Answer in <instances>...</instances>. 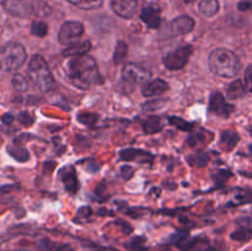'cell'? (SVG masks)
I'll list each match as a JSON object with an SVG mask.
<instances>
[{
	"instance_id": "35",
	"label": "cell",
	"mask_w": 252,
	"mask_h": 251,
	"mask_svg": "<svg viewBox=\"0 0 252 251\" xmlns=\"http://www.w3.org/2000/svg\"><path fill=\"white\" fill-rule=\"evenodd\" d=\"M122 174H123V177H125V179H130V177H132V175H133V169H132V167H129V166L123 167Z\"/></svg>"
},
{
	"instance_id": "33",
	"label": "cell",
	"mask_w": 252,
	"mask_h": 251,
	"mask_svg": "<svg viewBox=\"0 0 252 251\" xmlns=\"http://www.w3.org/2000/svg\"><path fill=\"white\" fill-rule=\"evenodd\" d=\"M245 86L246 90L252 93V64H250L245 70Z\"/></svg>"
},
{
	"instance_id": "12",
	"label": "cell",
	"mask_w": 252,
	"mask_h": 251,
	"mask_svg": "<svg viewBox=\"0 0 252 251\" xmlns=\"http://www.w3.org/2000/svg\"><path fill=\"white\" fill-rule=\"evenodd\" d=\"M2 7L5 11L16 17H26L31 12V6L25 0H4Z\"/></svg>"
},
{
	"instance_id": "22",
	"label": "cell",
	"mask_w": 252,
	"mask_h": 251,
	"mask_svg": "<svg viewBox=\"0 0 252 251\" xmlns=\"http://www.w3.org/2000/svg\"><path fill=\"white\" fill-rule=\"evenodd\" d=\"M12 86L17 93H26L29 90V81L21 74H15L11 80Z\"/></svg>"
},
{
	"instance_id": "10",
	"label": "cell",
	"mask_w": 252,
	"mask_h": 251,
	"mask_svg": "<svg viewBox=\"0 0 252 251\" xmlns=\"http://www.w3.org/2000/svg\"><path fill=\"white\" fill-rule=\"evenodd\" d=\"M194 20L192 17L187 16H180L177 19L172 20L169 25V30H170V33L172 36H179V34H187L189 32L193 31L194 29Z\"/></svg>"
},
{
	"instance_id": "4",
	"label": "cell",
	"mask_w": 252,
	"mask_h": 251,
	"mask_svg": "<svg viewBox=\"0 0 252 251\" xmlns=\"http://www.w3.org/2000/svg\"><path fill=\"white\" fill-rule=\"evenodd\" d=\"M27 59L25 47L17 42H10L0 48V69L4 71H16Z\"/></svg>"
},
{
	"instance_id": "21",
	"label": "cell",
	"mask_w": 252,
	"mask_h": 251,
	"mask_svg": "<svg viewBox=\"0 0 252 251\" xmlns=\"http://www.w3.org/2000/svg\"><path fill=\"white\" fill-rule=\"evenodd\" d=\"M128 54V46L125 41H118L116 44L115 53H113V61L116 64L122 63Z\"/></svg>"
},
{
	"instance_id": "23",
	"label": "cell",
	"mask_w": 252,
	"mask_h": 251,
	"mask_svg": "<svg viewBox=\"0 0 252 251\" xmlns=\"http://www.w3.org/2000/svg\"><path fill=\"white\" fill-rule=\"evenodd\" d=\"M189 162L192 166L204 167L209 162V157L207 154H204V153H196V154L191 155L189 157Z\"/></svg>"
},
{
	"instance_id": "6",
	"label": "cell",
	"mask_w": 252,
	"mask_h": 251,
	"mask_svg": "<svg viewBox=\"0 0 252 251\" xmlns=\"http://www.w3.org/2000/svg\"><path fill=\"white\" fill-rule=\"evenodd\" d=\"M192 53H193V48L191 46H182L167 53L162 58V63L169 70H180L189 63Z\"/></svg>"
},
{
	"instance_id": "30",
	"label": "cell",
	"mask_w": 252,
	"mask_h": 251,
	"mask_svg": "<svg viewBox=\"0 0 252 251\" xmlns=\"http://www.w3.org/2000/svg\"><path fill=\"white\" fill-rule=\"evenodd\" d=\"M17 120H19V122L21 123L22 126H25V127H30V126L34 122L33 117H32L29 112H26V111L20 112L19 116H17Z\"/></svg>"
},
{
	"instance_id": "19",
	"label": "cell",
	"mask_w": 252,
	"mask_h": 251,
	"mask_svg": "<svg viewBox=\"0 0 252 251\" xmlns=\"http://www.w3.org/2000/svg\"><path fill=\"white\" fill-rule=\"evenodd\" d=\"M66 1L83 10H97L103 4V0H66Z\"/></svg>"
},
{
	"instance_id": "36",
	"label": "cell",
	"mask_w": 252,
	"mask_h": 251,
	"mask_svg": "<svg viewBox=\"0 0 252 251\" xmlns=\"http://www.w3.org/2000/svg\"><path fill=\"white\" fill-rule=\"evenodd\" d=\"M12 121H14V116H12L11 113H6V115H4V117H2V122L6 123V125L12 123Z\"/></svg>"
},
{
	"instance_id": "5",
	"label": "cell",
	"mask_w": 252,
	"mask_h": 251,
	"mask_svg": "<svg viewBox=\"0 0 252 251\" xmlns=\"http://www.w3.org/2000/svg\"><path fill=\"white\" fill-rule=\"evenodd\" d=\"M84 34V25L79 21H66L61 26L58 32V41L63 46H71L80 42Z\"/></svg>"
},
{
	"instance_id": "11",
	"label": "cell",
	"mask_w": 252,
	"mask_h": 251,
	"mask_svg": "<svg viewBox=\"0 0 252 251\" xmlns=\"http://www.w3.org/2000/svg\"><path fill=\"white\" fill-rule=\"evenodd\" d=\"M140 19L150 29H159L161 25V16H160V9L157 5H145L140 12Z\"/></svg>"
},
{
	"instance_id": "26",
	"label": "cell",
	"mask_w": 252,
	"mask_h": 251,
	"mask_svg": "<svg viewBox=\"0 0 252 251\" xmlns=\"http://www.w3.org/2000/svg\"><path fill=\"white\" fill-rule=\"evenodd\" d=\"M231 239L236 241H249L252 239V229L241 228L231 234Z\"/></svg>"
},
{
	"instance_id": "8",
	"label": "cell",
	"mask_w": 252,
	"mask_h": 251,
	"mask_svg": "<svg viewBox=\"0 0 252 251\" xmlns=\"http://www.w3.org/2000/svg\"><path fill=\"white\" fill-rule=\"evenodd\" d=\"M235 107L225 101V97L220 93H213L209 100V111L219 117H229L234 112Z\"/></svg>"
},
{
	"instance_id": "16",
	"label": "cell",
	"mask_w": 252,
	"mask_h": 251,
	"mask_svg": "<svg viewBox=\"0 0 252 251\" xmlns=\"http://www.w3.org/2000/svg\"><path fill=\"white\" fill-rule=\"evenodd\" d=\"M246 86L245 83L243 80H234L230 85L228 86V90H226V97L229 100H236V98H240L245 95L246 93Z\"/></svg>"
},
{
	"instance_id": "18",
	"label": "cell",
	"mask_w": 252,
	"mask_h": 251,
	"mask_svg": "<svg viewBox=\"0 0 252 251\" xmlns=\"http://www.w3.org/2000/svg\"><path fill=\"white\" fill-rule=\"evenodd\" d=\"M198 10L204 16H214L219 11V1L218 0H202L198 5Z\"/></svg>"
},
{
	"instance_id": "37",
	"label": "cell",
	"mask_w": 252,
	"mask_h": 251,
	"mask_svg": "<svg viewBox=\"0 0 252 251\" xmlns=\"http://www.w3.org/2000/svg\"><path fill=\"white\" fill-rule=\"evenodd\" d=\"M196 0H185V2H187V4H192V2H194Z\"/></svg>"
},
{
	"instance_id": "13",
	"label": "cell",
	"mask_w": 252,
	"mask_h": 251,
	"mask_svg": "<svg viewBox=\"0 0 252 251\" xmlns=\"http://www.w3.org/2000/svg\"><path fill=\"white\" fill-rule=\"evenodd\" d=\"M167 90H169V84L166 81L161 80V79H155L149 83H145L142 89V94L145 97H154V96L161 95Z\"/></svg>"
},
{
	"instance_id": "15",
	"label": "cell",
	"mask_w": 252,
	"mask_h": 251,
	"mask_svg": "<svg viewBox=\"0 0 252 251\" xmlns=\"http://www.w3.org/2000/svg\"><path fill=\"white\" fill-rule=\"evenodd\" d=\"M90 49H91V42L90 41L78 42V43L71 44V46L66 47V48L63 51V56L69 57V58L84 56V54H88V52L90 51Z\"/></svg>"
},
{
	"instance_id": "1",
	"label": "cell",
	"mask_w": 252,
	"mask_h": 251,
	"mask_svg": "<svg viewBox=\"0 0 252 251\" xmlns=\"http://www.w3.org/2000/svg\"><path fill=\"white\" fill-rule=\"evenodd\" d=\"M66 74L69 81L81 90H88L101 81L97 64L95 59L88 54L69 59L66 63Z\"/></svg>"
},
{
	"instance_id": "25",
	"label": "cell",
	"mask_w": 252,
	"mask_h": 251,
	"mask_svg": "<svg viewBox=\"0 0 252 251\" xmlns=\"http://www.w3.org/2000/svg\"><path fill=\"white\" fill-rule=\"evenodd\" d=\"M121 159L126 160V161H132V160H135L138 157H148V153L140 152V150H135V149H126L122 150L120 153Z\"/></svg>"
},
{
	"instance_id": "28",
	"label": "cell",
	"mask_w": 252,
	"mask_h": 251,
	"mask_svg": "<svg viewBox=\"0 0 252 251\" xmlns=\"http://www.w3.org/2000/svg\"><path fill=\"white\" fill-rule=\"evenodd\" d=\"M98 120V116L96 113H90V112H83L78 116V121L83 125L86 126H94Z\"/></svg>"
},
{
	"instance_id": "3",
	"label": "cell",
	"mask_w": 252,
	"mask_h": 251,
	"mask_svg": "<svg viewBox=\"0 0 252 251\" xmlns=\"http://www.w3.org/2000/svg\"><path fill=\"white\" fill-rule=\"evenodd\" d=\"M27 75H29L30 81L42 93H48L53 89V74H52L47 62L39 54H34L30 59Z\"/></svg>"
},
{
	"instance_id": "20",
	"label": "cell",
	"mask_w": 252,
	"mask_h": 251,
	"mask_svg": "<svg viewBox=\"0 0 252 251\" xmlns=\"http://www.w3.org/2000/svg\"><path fill=\"white\" fill-rule=\"evenodd\" d=\"M143 129H144V132L147 134H153V133L160 132L162 129L161 121L157 116H152V117H149L143 123Z\"/></svg>"
},
{
	"instance_id": "24",
	"label": "cell",
	"mask_w": 252,
	"mask_h": 251,
	"mask_svg": "<svg viewBox=\"0 0 252 251\" xmlns=\"http://www.w3.org/2000/svg\"><path fill=\"white\" fill-rule=\"evenodd\" d=\"M31 33L36 37H44L48 33V26L43 21H33L31 25Z\"/></svg>"
},
{
	"instance_id": "34",
	"label": "cell",
	"mask_w": 252,
	"mask_h": 251,
	"mask_svg": "<svg viewBox=\"0 0 252 251\" xmlns=\"http://www.w3.org/2000/svg\"><path fill=\"white\" fill-rule=\"evenodd\" d=\"M238 7L239 10H241V11H248V10H250L252 7V4L250 1H241L239 2Z\"/></svg>"
},
{
	"instance_id": "38",
	"label": "cell",
	"mask_w": 252,
	"mask_h": 251,
	"mask_svg": "<svg viewBox=\"0 0 252 251\" xmlns=\"http://www.w3.org/2000/svg\"><path fill=\"white\" fill-rule=\"evenodd\" d=\"M250 132H251V134H252V127L250 128Z\"/></svg>"
},
{
	"instance_id": "2",
	"label": "cell",
	"mask_w": 252,
	"mask_h": 251,
	"mask_svg": "<svg viewBox=\"0 0 252 251\" xmlns=\"http://www.w3.org/2000/svg\"><path fill=\"white\" fill-rule=\"evenodd\" d=\"M211 70L221 78H234L241 69L238 56L225 48H217L209 54L208 59Z\"/></svg>"
},
{
	"instance_id": "9",
	"label": "cell",
	"mask_w": 252,
	"mask_h": 251,
	"mask_svg": "<svg viewBox=\"0 0 252 251\" xmlns=\"http://www.w3.org/2000/svg\"><path fill=\"white\" fill-rule=\"evenodd\" d=\"M111 7L122 19H132L137 12L138 0H112Z\"/></svg>"
},
{
	"instance_id": "27",
	"label": "cell",
	"mask_w": 252,
	"mask_h": 251,
	"mask_svg": "<svg viewBox=\"0 0 252 251\" xmlns=\"http://www.w3.org/2000/svg\"><path fill=\"white\" fill-rule=\"evenodd\" d=\"M169 122L171 123L172 126H175L176 128H179V129L187 130V132L193 128V125H192V123L186 122L185 120H182V118H180V117H176V116H170Z\"/></svg>"
},
{
	"instance_id": "32",
	"label": "cell",
	"mask_w": 252,
	"mask_h": 251,
	"mask_svg": "<svg viewBox=\"0 0 252 251\" xmlns=\"http://www.w3.org/2000/svg\"><path fill=\"white\" fill-rule=\"evenodd\" d=\"M230 176H231L230 171H225V170H221V171L216 172V174L213 175V179H214V181H216L218 185H223L224 182H225L226 180H228Z\"/></svg>"
},
{
	"instance_id": "31",
	"label": "cell",
	"mask_w": 252,
	"mask_h": 251,
	"mask_svg": "<svg viewBox=\"0 0 252 251\" xmlns=\"http://www.w3.org/2000/svg\"><path fill=\"white\" fill-rule=\"evenodd\" d=\"M33 10L37 15H39V16H47V15L51 14V7L48 6V4L42 1H39L38 4H37V6L33 7Z\"/></svg>"
},
{
	"instance_id": "17",
	"label": "cell",
	"mask_w": 252,
	"mask_h": 251,
	"mask_svg": "<svg viewBox=\"0 0 252 251\" xmlns=\"http://www.w3.org/2000/svg\"><path fill=\"white\" fill-rule=\"evenodd\" d=\"M240 142V135L234 130H224L220 135L221 147L225 150H231Z\"/></svg>"
},
{
	"instance_id": "29",
	"label": "cell",
	"mask_w": 252,
	"mask_h": 251,
	"mask_svg": "<svg viewBox=\"0 0 252 251\" xmlns=\"http://www.w3.org/2000/svg\"><path fill=\"white\" fill-rule=\"evenodd\" d=\"M165 101L164 100H160V98H157V100H153V101H148L147 103L143 105V110L145 111H155V110H159L164 106Z\"/></svg>"
},
{
	"instance_id": "7",
	"label": "cell",
	"mask_w": 252,
	"mask_h": 251,
	"mask_svg": "<svg viewBox=\"0 0 252 251\" xmlns=\"http://www.w3.org/2000/svg\"><path fill=\"white\" fill-rule=\"evenodd\" d=\"M152 76L149 69L137 63H127L122 69V78L132 84H144Z\"/></svg>"
},
{
	"instance_id": "14",
	"label": "cell",
	"mask_w": 252,
	"mask_h": 251,
	"mask_svg": "<svg viewBox=\"0 0 252 251\" xmlns=\"http://www.w3.org/2000/svg\"><path fill=\"white\" fill-rule=\"evenodd\" d=\"M61 180L63 181L65 189L70 193H75L79 189V181L76 179L73 167H65L61 171Z\"/></svg>"
}]
</instances>
